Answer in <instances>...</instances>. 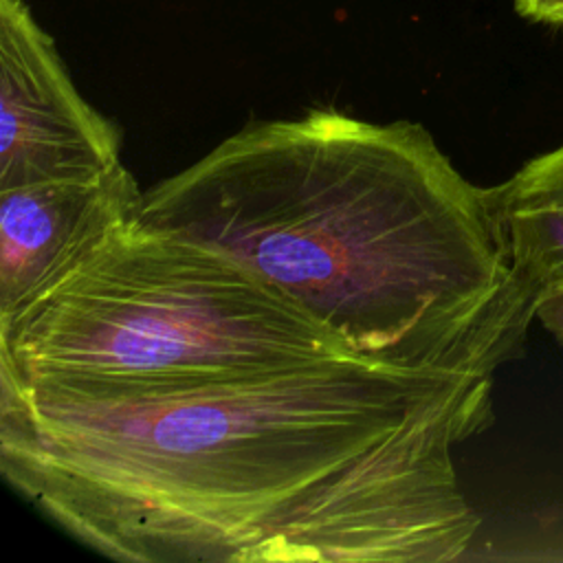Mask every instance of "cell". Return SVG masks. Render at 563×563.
I'll return each instance as SVG.
<instances>
[{"label":"cell","instance_id":"obj_1","mask_svg":"<svg viewBox=\"0 0 563 563\" xmlns=\"http://www.w3.org/2000/svg\"><path fill=\"white\" fill-rule=\"evenodd\" d=\"M493 380L356 356L117 396L0 380V471L119 561H457L482 519L453 449Z\"/></svg>","mask_w":563,"mask_h":563},{"label":"cell","instance_id":"obj_7","mask_svg":"<svg viewBox=\"0 0 563 563\" xmlns=\"http://www.w3.org/2000/svg\"><path fill=\"white\" fill-rule=\"evenodd\" d=\"M512 4L523 20L563 26V0H512Z\"/></svg>","mask_w":563,"mask_h":563},{"label":"cell","instance_id":"obj_6","mask_svg":"<svg viewBox=\"0 0 563 563\" xmlns=\"http://www.w3.org/2000/svg\"><path fill=\"white\" fill-rule=\"evenodd\" d=\"M519 282L537 301L563 290V143L488 187Z\"/></svg>","mask_w":563,"mask_h":563},{"label":"cell","instance_id":"obj_3","mask_svg":"<svg viewBox=\"0 0 563 563\" xmlns=\"http://www.w3.org/2000/svg\"><path fill=\"white\" fill-rule=\"evenodd\" d=\"M354 356L240 260L139 213L0 321V380L117 396Z\"/></svg>","mask_w":563,"mask_h":563},{"label":"cell","instance_id":"obj_5","mask_svg":"<svg viewBox=\"0 0 563 563\" xmlns=\"http://www.w3.org/2000/svg\"><path fill=\"white\" fill-rule=\"evenodd\" d=\"M143 191L123 163L86 178L0 189V321L139 213Z\"/></svg>","mask_w":563,"mask_h":563},{"label":"cell","instance_id":"obj_2","mask_svg":"<svg viewBox=\"0 0 563 563\" xmlns=\"http://www.w3.org/2000/svg\"><path fill=\"white\" fill-rule=\"evenodd\" d=\"M139 220L240 260L372 363L495 376L537 319L488 187L411 121H255L143 191Z\"/></svg>","mask_w":563,"mask_h":563},{"label":"cell","instance_id":"obj_4","mask_svg":"<svg viewBox=\"0 0 563 563\" xmlns=\"http://www.w3.org/2000/svg\"><path fill=\"white\" fill-rule=\"evenodd\" d=\"M121 134L77 90L24 0H0V189L117 167Z\"/></svg>","mask_w":563,"mask_h":563},{"label":"cell","instance_id":"obj_8","mask_svg":"<svg viewBox=\"0 0 563 563\" xmlns=\"http://www.w3.org/2000/svg\"><path fill=\"white\" fill-rule=\"evenodd\" d=\"M537 319L563 345V290L548 295L539 301Z\"/></svg>","mask_w":563,"mask_h":563}]
</instances>
